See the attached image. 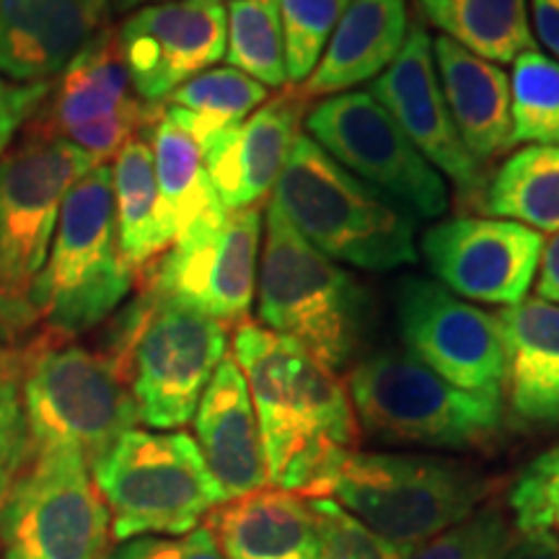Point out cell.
<instances>
[{
  "instance_id": "obj_1",
  "label": "cell",
  "mask_w": 559,
  "mask_h": 559,
  "mask_svg": "<svg viewBox=\"0 0 559 559\" xmlns=\"http://www.w3.org/2000/svg\"><path fill=\"white\" fill-rule=\"evenodd\" d=\"M234 355L260 423L267 485L317 495L358 438V419L337 373L296 340L243 324Z\"/></svg>"
},
{
  "instance_id": "obj_2",
  "label": "cell",
  "mask_w": 559,
  "mask_h": 559,
  "mask_svg": "<svg viewBox=\"0 0 559 559\" xmlns=\"http://www.w3.org/2000/svg\"><path fill=\"white\" fill-rule=\"evenodd\" d=\"M272 205L330 260L368 272L417 262L415 215L342 169L309 135L293 145Z\"/></svg>"
},
{
  "instance_id": "obj_3",
  "label": "cell",
  "mask_w": 559,
  "mask_h": 559,
  "mask_svg": "<svg viewBox=\"0 0 559 559\" xmlns=\"http://www.w3.org/2000/svg\"><path fill=\"white\" fill-rule=\"evenodd\" d=\"M257 296L264 330L296 340L334 373L353 362L370 332L368 290L313 249L272 202L264 218Z\"/></svg>"
},
{
  "instance_id": "obj_4",
  "label": "cell",
  "mask_w": 559,
  "mask_h": 559,
  "mask_svg": "<svg viewBox=\"0 0 559 559\" xmlns=\"http://www.w3.org/2000/svg\"><path fill=\"white\" fill-rule=\"evenodd\" d=\"M226 347V324L148 288L120 311L102 353L128 381L140 423L177 430L192 423Z\"/></svg>"
},
{
  "instance_id": "obj_5",
  "label": "cell",
  "mask_w": 559,
  "mask_h": 559,
  "mask_svg": "<svg viewBox=\"0 0 559 559\" xmlns=\"http://www.w3.org/2000/svg\"><path fill=\"white\" fill-rule=\"evenodd\" d=\"M487 492L485 474L461 461L349 451L313 498L332 495L379 539L417 547L477 513Z\"/></svg>"
},
{
  "instance_id": "obj_6",
  "label": "cell",
  "mask_w": 559,
  "mask_h": 559,
  "mask_svg": "<svg viewBox=\"0 0 559 559\" xmlns=\"http://www.w3.org/2000/svg\"><path fill=\"white\" fill-rule=\"evenodd\" d=\"M132 285L135 270L117 239L111 169L99 164L62 200L50 254L34 285V311L47 332L73 340L120 309Z\"/></svg>"
},
{
  "instance_id": "obj_7",
  "label": "cell",
  "mask_w": 559,
  "mask_h": 559,
  "mask_svg": "<svg viewBox=\"0 0 559 559\" xmlns=\"http://www.w3.org/2000/svg\"><path fill=\"white\" fill-rule=\"evenodd\" d=\"M96 164L39 122L0 158V317L16 342L37 324L34 285L50 254L70 187Z\"/></svg>"
},
{
  "instance_id": "obj_8",
  "label": "cell",
  "mask_w": 559,
  "mask_h": 559,
  "mask_svg": "<svg viewBox=\"0 0 559 559\" xmlns=\"http://www.w3.org/2000/svg\"><path fill=\"white\" fill-rule=\"evenodd\" d=\"M24 353L32 456L75 451L91 466L140 423L124 376L104 353L45 332Z\"/></svg>"
},
{
  "instance_id": "obj_9",
  "label": "cell",
  "mask_w": 559,
  "mask_h": 559,
  "mask_svg": "<svg viewBox=\"0 0 559 559\" xmlns=\"http://www.w3.org/2000/svg\"><path fill=\"white\" fill-rule=\"evenodd\" d=\"M347 396L362 432L383 443L469 451L498 443L506 428L500 400L456 389L409 353L360 360Z\"/></svg>"
},
{
  "instance_id": "obj_10",
  "label": "cell",
  "mask_w": 559,
  "mask_h": 559,
  "mask_svg": "<svg viewBox=\"0 0 559 559\" xmlns=\"http://www.w3.org/2000/svg\"><path fill=\"white\" fill-rule=\"evenodd\" d=\"M117 542L187 534L221 506L223 492L192 436L132 428L91 466Z\"/></svg>"
},
{
  "instance_id": "obj_11",
  "label": "cell",
  "mask_w": 559,
  "mask_h": 559,
  "mask_svg": "<svg viewBox=\"0 0 559 559\" xmlns=\"http://www.w3.org/2000/svg\"><path fill=\"white\" fill-rule=\"evenodd\" d=\"M111 519L75 451L34 453L0 502V559H102Z\"/></svg>"
},
{
  "instance_id": "obj_12",
  "label": "cell",
  "mask_w": 559,
  "mask_h": 559,
  "mask_svg": "<svg viewBox=\"0 0 559 559\" xmlns=\"http://www.w3.org/2000/svg\"><path fill=\"white\" fill-rule=\"evenodd\" d=\"M306 135L342 169L402 202L412 215L440 218L449 210L443 174L368 91H347L319 102L306 117Z\"/></svg>"
},
{
  "instance_id": "obj_13",
  "label": "cell",
  "mask_w": 559,
  "mask_h": 559,
  "mask_svg": "<svg viewBox=\"0 0 559 559\" xmlns=\"http://www.w3.org/2000/svg\"><path fill=\"white\" fill-rule=\"evenodd\" d=\"M394 311L412 358L456 389L502 402L508 349L498 313L481 311L438 280L417 275L396 283Z\"/></svg>"
},
{
  "instance_id": "obj_14",
  "label": "cell",
  "mask_w": 559,
  "mask_h": 559,
  "mask_svg": "<svg viewBox=\"0 0 559 559\" xmlns=\"http://www.w3.org/2000/svg\"><path fill=\"white\" fill-rule=\"evenodd\" d=\"M262 226L260 205L207 215L166 249L148 288L221 324L243 321L254 300Z\"/></svg>"
},
{
  "instance_id": "obj_15",
  "label": "cell",
  "mask_w": 559,
  "mask_h": 559,
  "mask_svg": "<svg viewBox=\"0 0 559 559\" xmlns=\"http://www.w3.org/2000/svg\"><path fill=\"white\" fill-rule=\"evenodd\" d=\"M542 251L539 230L502 218L459 215L423 236L425 262L445 290L506 309L526 300Z\"/></svg>"
},
{
  "instance_id": "obj_16",
  "label": "cell",
  "mask_w": 559,
  "mask_h": 559,
  "mask_svg": "<svg viewBox=\"0 0 559 559\" xmlns=\"http://www.w3.org/2000/svg\"><path fill=\"white\" fill-rule=\"evenodd\" d=\"M115 37L138 99L158 107L181 83L226 58V9L221 0L143 5Z\"/></svg>"
},
{
  "instance_id": "obj_17",
  "label": "cell",
  "mask_w": 559,
  "mask_h": 559,
  "mask_svg": "<svg viewBox=\"0 0 559 559\" xmlns=\"http://www.w3.org/2000/svg\"><path fill=\"white\" fill-rule=\"evenodd\" d=\"M158 111L160 107L132 99L115 32H102L62 70L45 124L86 151L96 164H104L140 128L156 120Z\"/></svg>"
},
{
  "instance_id": "obj_18",
  "label": "cell",
  "mask_w": 559,
  "mask_h": 559,
  "mask_svg": "<svg viewBox=\"0 0 559 559\" xmlns=\"http://www.w3.org/2000/svg\"><path fill=\"white\" fill-rule=\"evenodd\" d=\"M368 94L394 117L415 148L445 174L466 200L481 202L487 179L479 160L461 143L451 111L440 91L432 39L428 29L412 21L407 39L396 60L370 81Z\"/></svg>"
},
{
  "instance_id": "obj_19",
  "label": "cell",
  "mask_w": 559,
  "mask_h": 559,
  "mask_svg": "<svg viewBox=\"0 0 559 559\" xmlns=\"http://www.w3.org/2000/svg\"><path fill=\"white\" fill-rule=\"evenodd\" d=\"M304 115L306 99L290 88L213 138L207 174L223 207L247 210L267 198L288 164Z\"/></svg>"
},
{
  "instance_id": "obj_20",
  "label": "cell",
  "mask_w": 559,
  "mask_h": 559,
  "mask_svg": "<svg viewBox=\"0 0 559 559\" xmlns=\"http://www.w3.org/2000/svg\"><path fill=\"white\" fill-rule=\"evenodd\" d=\"M194 443L223 500L243 498L267 485L262 432L247 379L230 355L215 368L194 412Z\"/></svg>"
},
{
  "instance_id": "obj_21",
  "label": "cell",
  "mask_w": 559,
  "mask_h": 559,
  "mask_svg": "<svg viewBox=\"0 0 559 559\" xmlns=\"http://www.w3.org/2000/svg\"><path fill=\"white\" fill-rule=\"evenodd\" d=\"M99 21L86 0H0V79L50 81L88 45Z\"/></svg>"
},
{
  "instance_id": "obj_22",
  "label": "cell",
  "mask_w": 559,
  "mask_h": 559,
  "mask_svg": "<svg viewBox=\"0 0 559 559\" xmlns=\"http://www.w3.org/2000/svg\"><path fill=\"white\" fill-rule=\"evenodd\" d=\"M207 528L226 559H319L321 526L311 500L264 487L221 502Z\"/></svg>"
},
{
  "instance_id": "obj_23",
  "label": "cell",
  "mask_w": 559,
  "mask_h": 559,
  "mask_svg": "<svg viewBox=\"0 0 559 559\" xmlns=\"http://www.w3.org/2000/svg\"><path fill=\"white\" fill-rule=\"evenodd\" d=\"M407 32V0H353L313 73L293 91L309 102L376 81L402 52Z\"/></svg>"
},
{
  "instance_id": "obj_24",
  "label": "cell",
  "mask_w": 559,
  "mask_h": 559,
  "mask_svg": "<svg viewBox=\"0 0 559 559\" xmlns=\"http://www.w3.org/2000/svg\"><path fill=\"white\" fill-rule=\"evenodd\" d=\"M506 334L510 412L526 428H559V306L526 298L498 313Z\"/></svg>"
},
{
  "instance_id": "obj_25",
  "label": "cell",
  "mask_w": 559,
  "mask_h": 559,
  "mask_svg": "<svg viewBox=\"0 0 559 559\" xmlns=\"http://www.w3.org/2000/svg\"><path fill=\"white\" fill-rule=\"evenodd\" d=\"M432 58L445 107L456 124L461 143L479 160L506 153L513 140L510 122V79L495 62L472 55L440 34L432 39Z\"/></svg>"
},
{
  "instance_id": "obj_26",
  "label": "cell",
  "mask_w": 559,
  "mask_h": 559,
  "mask_svg": "<svg viewBox=\"0 0 559 559\" xmlns=\"http://www.w3.org/2000/svg\"><path fill=\"white\" fill-rule=\"evenodd\" d=\"M151 151L160 205L177 241L194 223L223 210L207 174V138L169 104L151 122Z\"/></svg>"
},
{
  "instance_id": "obj_27",
  "label": "cell",
  "mask_w": 559,
  "mask_h": 559,
  "mask_svg": "<svg viewBox=\"0 0 559 559\" xmlns=\"http://www.w3.org/2000/svg\"><path fill=\"white\" fill-rule=\"evenodd\" d=\"M115 187L117 239L124 262L143 270L174 243V230L166 221L156 181V164L148 140L135 135L122 145L111 169Z\"/></svg>"
},
{
  "instance_id": "obj_28",
  "label": "cell",
  "mask_w": 559,
  "mask_h": 559,
  "mask_svg": "<svg viewBox=\"0 0 559 559\" xmlns=\"http://www.w3.org/2000/svg\"><path fill=\"white\" fill-rule=\"evenodd\" d=\"M417 13L487 62H513L536 50L528 0H415Z\"/></svg>"
},
{
  "instance_id": "obj_29",
  "label": "cell",
  "mask_w": 559,
  "mask_h": 559,
  "mask_svg": "<svg viewBox=\"0 0 559 559\" xmlns=\"http://www.w3.org/2000/svg\"><path fill=\"white\" fill-rule=\"evenodd\" d=\"M479 207L534 230H559V145H528L513 153L485 187Z\"/></svg>"
},
{
  "instance_id": "obj_30",
  "label": "cell",
  "mask_w": 559,
  "mask_h": 559,
  "mask_svg": "<svg viewBox=\"0 0 559 559\" xmlns=\"http://www.w3.org/2000/svg\"><path fill=\"white\" fill-rule=\"evenodd\" d=\"M226 60L264 88H283L285 39L277 0H230L226 11Z\"/></svg>"
},
{
  "instance_id": "obj_31",
  "label": "cell",
  "mask_w": 559,
  "mask_h": 559,
  "mask_svg": "<svg viewBox=\"0 0 559 559\" xmlns=\"http://www.w3.org/2000/svg\"><path fill=\"white\" fill-rule=\"evenodd\" d=\"M510 140L559 145V62L542 52H523L510 73Z\"/></svg>"
},
{
  "instance_id": "obj_32",
  "label": "cell",
  "mask_w": 559,
  "mask_h": 559,
  "mask_svg": "<svg viewBox=\"0 0 559 559\" xmlns=\"http://www.w3.org/2000/svg\"><path fill=\"white\" fill-rule=\"evenodd\" d=\"M264 102H267V88L236 68L202 70L169 96L174 107L192 111L218 130L241 124Z\"/></svg>"
},
{
  "instance_id": "obj_33",
  "label": "cell",
  "mask_w": 559,
  "mask_h": 559,
  "mask_svg": "<svg viewBox=\"0 0 559 559\" xmlns=\"http://www.w3.org/2000/svg\"><path fill=\"white\" fill-rule=\"evenodd\" d=\"M349 3L353 0H277L290 86H300L313 73Z\"/></svg>"
},
{
  "instance_id": "obj_34",
  "label": "cell",
  "mask_w": 559,
  "mask_h": 559,
  "mask_svg": "<svg viewBox=\"0 0 559 559\" xmlns=\"http://www.w3.org/2000/svg\"><path fill=\"white\" fill-rule=\"evenodd\" d=\"M32 461L24 412V353L0 342V502Z\"/></svg>"
},
{
  "instance_id": "obj_35",
  "label": "cell",
  "mask_w": 559,
  "mask_h": 559,
  "mask_svg": "<svg viewBox=\"0 0 559 559\" xmlns=\"http://www.w3.org/2000/svg\"><path fill=\"white\" fill-rule=\"evenodd\" d=\"M513 539L508 515L498 506H487L459 526L412 547L404 559H500Z\"/></svg>"
},
{
  "instance_id": "obj_36",
  "label": "cell",
  "mask_w": 559,
  "mask_h": 559,
  "mask_svg": "<svg viewBox=\"0 0 559 559\" xmlns=\"http://www.w3.org/2000/svg\"><path fill=\"white\" fill-rule=\"evenodd\" d=\"M321 526L319 559H404L412 547H396L353 519L345 508L330 498H311Z\"/></svg>"
},
{
  "instance_id": "obj_37",
  "label": "cell",
  "mask_w": 559,
  "mask_h": 559,
  "mask_svg": "<svg viewBox=\"0 0 559 559\" xmlns=\"http://www.w3.org/2000/svg\"><path fill=\"white\" fill-rule=\"evenodd\" d=\"M559 495V445L534 459L510 489V510L521 534L544 531L549 502Z\"/></svg>"
},
{
  "instance_id": "obj_38",
  "label": "cell",
  "mask_w": 559,
  "mask_h": 559,
  "mask_svg": "<svg viewBox=\"0 0 559 559\" xmlns=\"http://www.w3.org/2000/svg\"><path fill=\"white\" fill-rule=\"evenodd\" d=\"M102 559H226L213 531L198 526L174 536H135L120 542Z\"/></svg>"
},
{
  "instance_id": "obj_39",
  "label": "cell",
  "mask_w": 559,
  "mask_h": 559,
  "mask_svg": "<svg viewBox=\"0 0 559 559\" xmlns=\"http://www.w3.org/2000/svg\"><path fill=\"white\" fill-rule=\"evenodd\" d=\"M50 81L11 83L0 79V158L5 156L16 132L32 120L41 102L50 96Z\"/></svg>"
},
{
  "instance_id": "obj_40",
  "label": "cell",
  "mask_w": 559,
  "mask_h": 559,
  "mask_svg": "<svg viewBox=\"0 0 559 559\" xmlns=\"http://www.w3.org/2000/svg\"><path fill=\"white\" fill-rule=\"evenodd\" d=\"M500 559H559V539L551 531H531L513 539Z\"/></svg>"
},
{
  "instance_id": "obj_41",
  "label": "cell",
  "mask_w": 559,
  "mask_h": 559,
  "mask_svg": "<svg viewBox=\"0 0 559 559\" xmlns=\"http://www.w3.org/2000/svg\"><path fill=\"white\" fill-rule=\"evenodd\" d=\"M531 16L536 37L559 60V0H531Z\"/></svg>"
},
{
  "instance_id": "obj_42",
  "label": "cell",
  "mask_w": 559,
  "mask_h": 559,
  "mask_svg": "<svg viewBox=\"0 0 559 559\" xmlns=\"http://www.w3.org/2000/svg\"><path fill=\"white\" fill-rule=\"evenodd\" d=\"M536 290H539V298L559 306V230L549 241H544Z\"/></svg>"
},
{
  "instance_id": "obj_43",
  "label": "cell",
  "mask_w": 559,
  "mask_h": 559,
  "mask_svg": "<svg viewBox=\"0 0 559 559\" xmlns=\"http://www.w3.org/2000/svg\"><path fill=\"white\" fill-rule=\"evenodd\" d=\"M153 3H166V0H111V9L117 13H128L135 9H143V5H153Z\"/></svg>"
},
{
  "instance_id": "obj_44",
  "label": "cell",
  "mask_w": 559,
  "mask_h": 559,
  "mask_svg": "<svg viewBox=\"0 0 559 559\" xmlns=\"http://www.w3.org/2000/svg\"><path fill=\"white\" fill-rule=\"evenodd\" d=\"M544 531H551V534H559V495L549 502L547 515H544Z\"/></svg>"
},
{
  "instance_id": "obj_45",
  "label": "cell",
  "mask_w": 559,
  "mask_h": 559,
  "mask_svg": "<svg viewBox=\"0 0 559 559\" xmlns=\"http://www.w3.org/2000/svg\"><path fill=\"white\" fill-rule=\"evenodd\" d=\"M0 342H5V345H16V337H13L9 324H5L3 317H0Z\"/></svg>"
},
{
  "instance_id": "obj_46",
  "label": "cell",
  "mask_w": 559,
  "mask_h": 559,
  "mask_svg": "<svg viewBox=\"0 0 559 559\" xmlns=\"http://www.w3.org/2000/svg\"><path fill=\"white\" fill-rule=\"evenodd\" d=\"M86 3L91 5V11H94L96 16H102L104 9H107V0H86Z\"/></svg>"
},
{
  "instance_id": "obj_47",
  "label": "cell",
  "mask_w": 559,
  "mask_h": 559,
  "mask_svg": "<svg viewBox=\"0 0 559 559\" xmlns=\"http://www.w3.org/2000/svg\"><path fill=\"white\" fill-rule=\"evenodd\" d=\"M221 3H223V0H221Z\"/></svg>"
}]
</instances>
